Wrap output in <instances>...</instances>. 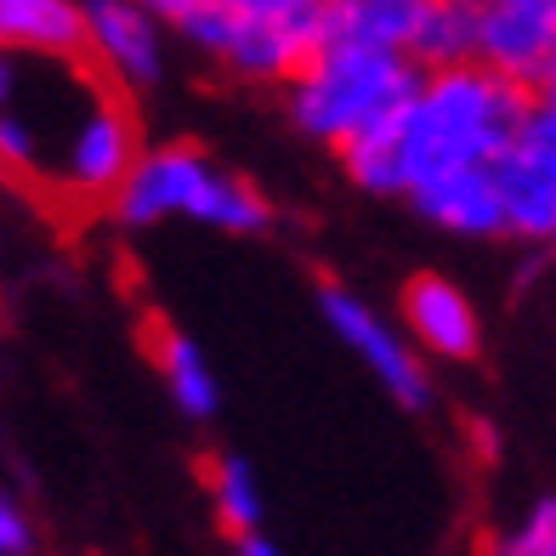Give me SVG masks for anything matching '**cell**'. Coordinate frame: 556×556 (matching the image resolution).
Masks as SVG:
<instances>
[{
	"mask_svg": "<svg viewBox=\"0 0 556 556\" xmlns=\"http://www.w3.org/2000/svg\"><path fill=\"white\" fill-rule=\"evenodd\" d=\"M494 188L505 211V239L556 244V131L540 119V109L494 160Z\"/></svg>",
	"mask_w": 556,
	"mask_h": 556,
	"instance_id": "7",
	"label": "cell"
},
{
	"mask_svg": "<svg viewBox=\"0 0 556 556\" xmlns=\"http://www.w3.org/2000/svg\"><path fill=\"white\" fill-rule=\"evenodd\" d=\"M318 318H324V330L375 375V387H381L397 409H426V403H432V364H426V352L403 336V324L387 318L369 295H358L352 285H341V278H324L318 285Z\"/></svg>",
	"mask_w": 556,
	"mask_h": 556,
	"instance_id": "5",
	"label": "cell"
},
{
	"mask_svg": "<svg viewBox=\"0 0 556 556\" xmlns=\"http://www.w3.org/2000/svg\"><path fill=\"white\" fill-rule=\"evenodd\" d=\"M528 114H534V91L511 86L483 63L426 68L409 109L397 114V125H387L397 199L460 170H494V160L517 142Z\"/></svg>",
	"mask_w": 556,
	"mask_h": 556,
	"instance_id": "2",
	"label": "cell"
},
{
	"mask_svg": "<svg viewBox=\"0 0 556 556\" xmlns=\"http://www.w3.org/2000/svg\"><path fill=\"white\" fill-rule=\"evenodd\" d=\"M534 109H540V119H545L551 131H556V74H551V80L534 91Z\"/></svg>",
	"mask_w": 556,
	"mask_h": 556,
	"instance_id": "19",
	"label": "cell"
},
{
	"mask_svg": "<svg viewBox=\"0 0 556 556\" xmlns=\"http://www.w3.org/2000/svg\"><path fill=\"white\" fill-rule=\"evenodd\" d=\"M233 556H285V551H278V540H267L262 528H256V534H239L233 540Z\"/></svg>",
	"mask_w": 556,
	"mask_h": 556,
	"instance_id": "18",
	"label": "cell"
},
{
	"mask_svg": "<svg viewBox=\"0 0 556 556\" xmlns=\"http://www.w3.org/2000/svg\"><path fill=\"white\" fill-rule=\"evenodd\" d=\"M109 216L131 233L165 222H199L211 233L227 239H256L273 227V199L239 176L233 165H222L211 148L199 142H148L142 160L131 165V176L119 182Z\"/></svg>",
	"mask_w": 556,
	"mask_h": 556,
	"instance_id": "3",
	"label": "cell"
},
{
	"mask_svg": "<svg viewBox=\"0 0 556 556\" xmlns=\"http://www.w3.org/2000/svg\"><path fill=\"white\" fill-rule=\"evenodd\" d=\"M0 46H7V52L74 58L86 46L80 0H0Z\"/></svg>",
	"mask_w": 556,
	"mask_h": 556,
	"instance_id": "13",
	"label": "cell"
},
{
	"mask_svg": "<svg viewBox=\"0 0 556 556\" xmlns=\"http://www.w3.org/2000/svg\"><path fill=\"white\" fill-rule=\"evenodd\" d=\"M477 63L522 91L556 74V0H489L477 7Z\"/></svg>",
	"mask_w": 556,
	"mask_h": 556,
	"instance_id": "8",
	"label": "cell"
},
{
	"mask_svg": "<svg viewBox=\"0 0 556 556\" xmlns=\"http://www.w3.org/2000/svg\"><path fill=\"white\" fill-rule=\"evenodd\" d=\"M489 556H556V494L528 505V511L494 540Z\"/></svg>",
	"mask_w": 556,
	"mask_h": 556,
	"instance_id": "15",
	"label": "cell"
},
{
	"mask_svg": "<svg viewBox=\"0 0 556 556\" xmlns=\"http://www.w3.org/2000/svg\"><path fill=\"white\" fill-rule=\"evenodd\" d=\"M205 494H211V511L227 528V540L239 534H256L262 517H267V494H262V477L244 454H216L205 466Z\"/></svg>",
	"mask_w": 556,
	"mask_h": 556,
	"instance_id": "14",
	"label": "cell"
},
{
	"mask_svg": "<svg viewBox=\"0 0 556 556\" xmlns=\"http://www.w3.org/2000/svg\"><path fill=\"white\" fill-rule=\"evenodd\" d=\"M454 7H471L477 12V7H489V0H454Z\"/></svg>",
	"mask_w": 556,
	"mask_h": 556,
	"instance_id": "20",
	"label": "cell"
},
{
	"mask_svg": "<svg viewBox=\"0 0 556 556\" xmlns=\"http://www.w3.org/2000/svg\"><path fill=\"white\" fill-rule=\"evenodd\" d=\"M80 17H86L80 58L125 97H142L165 80L176 35L148 12V0H80Z\"/></svg>",
	"mask_w": 556,
	"mask_h": 556,
	"instance_id": "6",
	"label": "cell"
},
{
	"mask_svg": "<svg viewBox=\"0 0 556 556\" xmlns=\"http://www.w3.org/2000/svg\"><path fill=\"white\" fill-rule=\"evenodd\" d=\"M403 205H409L420 222H432L438 233H454V239H505V211H500L494 170L443 176V182L409 193Z\"/></svg>",
	"mask_w": 556,
	"mask_h": 556,
	"instance_id": "11",
	"label": "cell"
},
{
	"mask_svg": "<svg viewBox=\"0 0 556 556\" xmlns=\"http://www.w3.org/2000/svg\"><path fill=\"white\" fill-rule=\"evenodd\" d=\"M420 63L397 52H375V46H346V40H318L313 58L301 63L278 91H285V114L307 142L341 148L364 142L409 109L420 91Z\"/></svg>",
	"mask_w": 556,
	"mask_h": 556,
	"instance_id": "4",
	"label": "cell"
},
{
	"mask_svg": "<svg viewBox=\"0 0 556 556\" xmlns=\"http://www.w3.org/2000/svg\"><path fill=\"white\" fill-rule=\"evenodd\" d=\"M443 0H330L324 12V40L346 46H375V52H397L420 63L426 40L438 29Z\"/></svg>",
	"mask_w": 556,
	"mask_h": 556,
	"instance_id": "10",
	"label": "cell"
},
{
	"mask_svg": "<svg viewBox=\"0 0 556 556\" xmlns=\"http://www.w3.org/2000/svg\"><path fill=\"white\" fill-rule=\"evenodd\" d=\"M29 551H35V522L12 489H0V556H29Z\"/></svg>",
	"mask_w": 556,
	"mask_h": 556,
	"instance_id": "17",
	"label": "cell"
},
{
	"mask_svg": "<svg viewBox=\"0 0 556 556\" xmlns=\"http://www.w3.org/2000/svg\"><path fill=\"white\" fill-rule=\"evenodd\" d=\"M137 97L103 80L80 52L0 46V182L46 216H97L142 160Z\"/></svg>",
	"mask_w": 556,
	"mask_h": 556,
	"instance_id": "1",
	"label": "cell"
},
{
	"mask_svg": "<svg viewBox=\"0 0 556 556\" xmlns=\"http://www.w3.org/2000/svg\"><path fill=\"white\" fill-rule=\"evenodd\" d=\"M397 324L438 364H471L483 352V313L448 273H415L397 290Z\"/></svg>",
	"mask_w": 556,
	"mask_h": 556,
	"instance_id": "9",
	"label": "cell"
},
{
	"mask_svg": "<svg viewBox=\"0 0 556 556\" xmlns=\"http://www.w3.org/2000/svg\"><path fill=\"white\" fill-rule=\"evenodd\" d=\"M227 7H239V12H250V17H267V23L318 29V40H324V12H330V0H227Z\"/></svg>",
	"mask_w": 556,
	"mask_h": 556,
	"instance_id": "16",
	"label": "cell"
},
{
	"mask_svg": "<svg viewBox=\"0 0 556 556\" xmlns=\"http://www.w3.org/2000/svg\"><path fill=\"white\" fill-rule=\"evenodd\" d=\"M148 358H154L160 381L170 392V403L182 409L188 420H216L222 409V381L216 369L205 358V346H199L188 330H176V324H165L160 313H148Z\"/></svg>",
	"mask_w": 556,
	"mask_h": 556,
	"instance_id": "12",
	"label": "cell"
}]
</instances>
